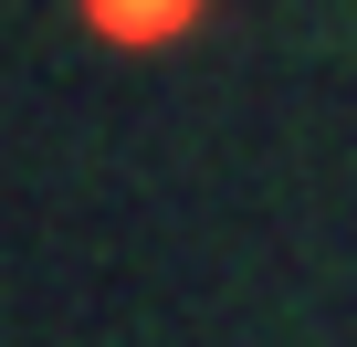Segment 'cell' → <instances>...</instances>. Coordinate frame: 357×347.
<instances>
[{
	"mask_svg": "<svg viewBox=\"0 0 357 347\" xmlns=\"http://www.w3.org/2000/svg\"><path fill=\"white\" fill-rule=\"evenodd\" d=\"M74 11H84V32L116 43V53H168L178 32H200L211 0H74Z\"/></svg>",
	"mask_w": 357,
	"mask_h": 347,
	"instance_id": "obj_1",
	"label": "cell"
}]
</instances>
